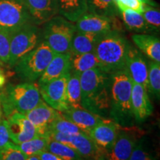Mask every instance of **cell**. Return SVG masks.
Listing matches in <instances>:
<instances>
[{"label":"cell","instance_id":"4","mask_svg":"<svg viewBox=\"0 0 160 160\" xmlns=\"http://www.w3.org/2000/svg\"><path fill=\"white\" fill-rule=\"evenodd\" d=\"M42 101L39 87L33 82L8 84L0 90V103L6 118L14 112L25 114Z\"/></svg>","mask_w":160,"mask_h":160},{"label":"cell","instance_id":"21","mask_svg":"<svg viewBox=\"0 0 160 160\" xmlns=\"http://www.w3.org/2000/svg\"><path fill=\"white\" fill-rule=\"evenodd\" d=\"M132 41L144 55L152 61L160 62V39L156 36L148 33H135Z\"/></svg>","mask_w":160,"mask_h":160},{"label":"cell","instance_id":"9","mask_svg":"<svg viewBox=\"0 0 160 160\" xmlns=\"http://www.w3.org/2000/svg\"><path fill=\"white\" fill-rule=\"evenodd\" d=\"M144 131L137 126H120L117 137L111 148L105 152V160H128L136 144L144 136Z\"/></svg>","mask_w":160,"mask_h":160},{"label":"cell","instance_id":"38","mask_svg":"<svg viewBox=\"0 0 160 160\" xmlns=\"http://www.w3.org/2000/svg\"><path fill=\"white\" fill-rule=\"evenodd\" d=\"M38 157L41 160H63L62 159L55 155L54 153H51L48 151H44L38 153Z\"/></svg>","mask_w":160,"mask_h":160},{"label":"cell","instance_id":"29","mask_svg":"<svg viewBox=\"0 0 160 160\" xmlns=\"http://www.w3.org/2000/svg\"><path fill=\"white\" fill-rule=\"evenodd\" d=\"M148 91L159 100L160 98V62L149 61L148 62Z\"/></svg>","mask_w":160,"mask_h":160},{"label":"cell","instance_id":"2","mask_svg":"<svg viewBox=\"0 0 160 160\" xmlns=\"http://www.w3.org/2000/svg\"><path fill=\"white\" fill-rule=\"evenodd\" d=\"M111 76V110L109 118L122 127L133 126L134 117L131 107L133 81L126 68L113 73Z\"/></svg>","mask_w":160,"mask_h":160},{"label":"cell","instance_id":"44","mask_svg":"<svg viewBox=\"0 0 160 160\" xmlns=\"http://www.w3.org/2000/svg\"><path fill=\"white\" fill-rule=\"evenodd\" d=\"M84 160H85V159H84Z\"/></svg>","mask_w":160,"mask_h":160},{"label":"cell","instance_id":"7","mask_svg":"<svg viewBox=\"0 0 160 160\" xmlns=\"http://www.w3.org/2000/svg\"><path fill=\"white\" fill-rule=\"evenodd\" d=\"M8 65L13 68L22 57L34 49L42 40V31L37 25L30 22L10 33Z\"/></svg>","mask_w":160,"mask_h":160},{"label":"cell","instance_id":"43","mask_svg":"<svg viewBox=\"0 0 160 160\" xmlns=\"http://www.w3.org/2000/svg\"><path fill=\"white\" fill-rule=\"evenodd\" d=\"M117 0H113V2H114L115 4H116V2H117Z\"/></svg>","mask_w":160,"mask_h":160},{"label":"cell","instance_id":"5","mask_svg":"<svg viewBox=\"0 0 160 160\" xmlns=\"http://www.w3.org/2000/svg\"><path fill=\"white\" fill-rule=\"evenodd\" d=\"M56 53L45 41L20 59L13 66L19 79L35 82L39 79Z\"/></svg>","mask_w":160,"mask_h":160},{"label":"cell","instance_id":"1","mask_svg":"<svg viewBox=\"0 0 160 160\" xmlns=\"http://www.w3.org/2000/svg\"><path fill=\"white\" fill-rule=\"evenodd\" d=\"M82 108L109 118L111 110V73L97 68L80 73Z\"/></svg>","mask_w":160,"mask_h":160},{"label":"cell","instance_id":"30","mask_svg":"<svg viewBox=\"0 0 160 160\" xmlns=\"http://www.w3.org/2000/svg\"><path fill=\"white\" fill-rule=\"evenodd\" d=\"M47 151L54 153L63 160H84L71 147L53 139L50 141Z\"/></svg>","mask_w":160,"mask_h":160},{"label":"cell","instance_id":"8","mask_svg":"<svg viewBox=\"0 0 160 160\" xmlns=\"http://www.w3.org/2000/svg\"><path fill=\"white\" fill-rule=\"evenodd\" d=\"M51 139L63 143L74 149L85 160H105V151L96 144L86 133L74 134L51 132Z\"/></svg>","mask_w":160,"mask_h":160},{"label":"cell","instance_id":"23","mask_svg":"<svg viewBox=\"0 0 160 160\" xmlns=\"http://www.w3.org/2000/svg\"><path fill=\"white\" fill-rule=\"evenodd\" d=\"M100 34L76 31L72 39L70 53L73 54L93 52L96 42Z\"/></svg>","mask_w":160,"mask_h":160},{"label":"cell","instance_id":"28","mask_svg":"<svg viewBox=\"0 0 160 160\" xmlns=\"http://www.w3.org/2000/svg\"><path fill=\"white\" fill-rule=\"evenodd\" d=\"M117 8L113 0H88L90 13L113 18L117 13Z\"/></svg>","mask_w":160,"mask_h":160},{"label":"cell","instance_id":"17","mask_svg":"<svg viewBox=\"0 0 160 160\" xmlns=\"http://www.w3.org/2000/svg\"><path fill=\"white\" fill-rule=\"evenodd\" d=\"M120 125L112 120L106 119L97 124L88 134L105 153L111 148L117 137Z\"/></svg>","mask_w":160,"mask_h":160},{"label":"cell","instance_id":"27","mask_svg":"<svg viewBox=\"0 0 160 160\" xmlns=\"http://www.w3.org/2000/svg\"><path fill=\"white\" fill-rule=\"evenodd\" d=\"M50 141L51 138L48 136L39 135L33 139L17 145L20 151L28 157L31 155H37L40 152L47 151Z\"/></svg>","mask_w":160,"mask_h":160},{"label":"cell","instance_id":"16","mask_svg":"<svg viewBox=\"0 0 160 160\" xmlns=\"http://www.w3.org/2000/svg\"><path fill=\"white\" fill-rule=\"evenodd\" d=\"M125 68L128 71L133 82L140 84L148 91V62L142 53L132 45L129 49Z\"/></svg>","mask_w":160,"mask_h":160},{"label":"cell","instance_id":"20","mask_svg":"<svg viewBox=\"0 0 160 160\" xmlns=\"http://www.w3.org/2000/svg\"><path fill=\"white\" fill-rule=\"evenodd\" d=\"M61 114L65 119L75 124L86 133H88L97 124L108 119L84 108H69L65 111L61 113Z\"/></svg>","mask_w":160,"mask_h":160},{"label":"cell","instance_id":"22","mask_svg":"<svg viewBox=\"0 0 160 160\" xmlns=\"http://www.w3.org/2000/svg\"><path fill=\"white\" fill-rule=\"evenodd\" d=\"M58 13L71 22H76L88 12V0H57Z\"/></svg>","mask_w":160,"mask_h":160},{"label":"cell","instance_id":"25","mask_svg":"<svg viewBox=\"0 0 160 160\" xmlns=\"http://www.w3.org/2000/svg\"><path fill=\"white\" fill-rule=\"evenodd\" d=\"M101 68L99 61L93 52L73 54L71 53V73H82L88 70Z\"/></svg>","mask_w":160,"mask_h":160},{"label":"cell","instance_id":"15","mask_svg":"<svg viewBox=\"0 0 160 160\" xmlns=\"http://www.w3.org/2000/svg\"><path fill=\"white\" fill-rule=\"evenodd\" d=\"M28 11L31 22L36 25H44L57 16V0H21Z\"/></svg>","mask_w":160,"mask_h":160},{"label":"cell","instance_id":"37","mask_svg":"<svg viewBox=\"0 0 160 160\" xmlns=\"http://www.w3.org/2000/svg\"><path fill=\"white\" fill-rule=\"evenodd\" d=\"M7 119L0 120V150L5 148L11 143Z\"/></svg>","mask_w":160,"mask_h":160},{"label":"cell","instance_id":"18","mask_svg":"<svg viewBox=\"0 0 160 160\" xmlns=\"http://www.w3.org/2000/svg\"><path fill=\"white\" fill-rule=\"evenodd\" d=\"M76 22V28L79 31L102 34L113 30L111 18L93 13H85Z\"/></svg>","mask_w":160,"mask_h":160},{"label":"cell","instance_id":"6","mask_svg":"<svg viewBox=\"0 0 160 160\" xmlns=\"http://www.w3.org/2000/svg\"><path fill=\"white\" fill-rule=\"evenodd\" d=\"M77 31L73 22L62 16H55L44 24L42 40L55 53H69L73 35Z\"/></svg>","mask_w":160,"mask_h":160},{"label":"cell","instance_id":"11","mask_svg":"<svg viewBox=\"0 0 160 160\" xmlns=\"http://www.w3.org/2000/svg\"><path fill=\"white\" fill-rule=\"evenodd\" d=\"M71 72L39 85V93L48 105L62 113L69 108L66 99V84Z\"/></svg>","mask_w":160,"mask_h":160},{"label":"cell","instance_id":"41","mask_svg":"<svg viewBox=\"0 0 160 160\" xmlns=\"http://www.w3.org/2000/svg\"><path fill=\"white\" fill-rule=\"evenodd\" d=\"M26 160H41L39 159V157H38V155H31L28 156L26 158Z\"/></svg>","mask_w":160,"mask_h":160},{"label":"cell","instance_id":"34","mask_svg":"<svg viewBox=\"0 0 160 160\" xmlns=\"http://www.w3.org/2000/svg\"><path fill=\"white\" fill-rule=\"evenodd\" d=\"M27 156L18 148L17 145L11 142L5 148L0 150V160H26Z\"/></svg>","mask_w":160,"mask_h":160},{"label":"cell","instance_id":"39","mask_svg":"<svg viewBox=\"0 0 160 160\" xmlns=\"http://www.w3.org/2000/svg\"><path fill=\"white\" fill-rule=\"evenodd\" d=\"M6 82V77L5 72L3 71V70L0 68V88L4 87Z\"/></svg>","mask_w":160,"mask_h":160},{"label":"cell","instance_id":"35","mask_svg":"<svg viewBox=\"0 0 160 160\" xmlns=\"http://www.w3.org/2000/svg\"><path fill=\"white\" fill-rule=\"evenodd\" d=\"M10 41V33L0 30V65H8Z\"/></svg>","mask_w":160,"mask_h":160},{"label":"cell","instance_id":"13","mask_svg":"<svg viewBox=\"0 0 160 160\" xmlns=\"http://www.w3.org/2000/svg\"><path fill=\"white\" fill-rule=\"evenodd\" d=\"M60 114V112L53 109L42 100L34 108L24 115L35 126L39 135L49 137V126Z\"/></svg>","mask_w":160,"mask_h":160},{"label":"cell","instance_id":"24","mask_svg":"<svg viewBox=\"0 0 160 160\" xmlns=\"http://www.w3.org/2000/svg\"><path fill=\"white\" fill-rule=\"evenodd\" d=\"M122 20L128 29L138 33H148L155 32L148 25L141 13L126 9L119 11Z\"/></svg>","mask_w":160,"mask_h":160},{"label":"cell","instance_id":"10","mask_svg":"<svg viewBox=\"0 0 160 160\" xmlns=\"http://www.w3.org/2000/svg\"><path fill=\"white\" fill-rule=\"evenodd\" d=\"M30 22H31V17L21 0H0L1 31L11 33Z\"/></svg>","mask_w":160,"mask_h":160},{"label":"cell","instance_id":"19","mask_svg":"<svg viewBox=\"0 0 160 160\" xmlns=\"http://www.w3.org/2000/svg\"><path fill=\"white\" fill-rule=\"evenodd\" d=\"M71 72V53H56L45 71L38 79V85H42Z\"/></svg>","mask_w":160,"mask_h":160},{"label":"cell","instance_id":"33","mask_svg":"<svg viewBox=\"0 0 160 160\" xmlns=\"http://www.w3.org/2000/svg\"><path fill=\"white\" fill-rule=\"evenodd\" d=\"M144 19L155 32H159L160 28V12L159 9L152 6L145 5L142 13H141Z\"/></svg>","mask_w":160,"mask_h":160},{"label":"cell","instance_id":"31","mask_svg":"<svg viewBox=\"0 0 160 160\" xmlns=\"http://www.w3.org/2000/svg\"><path fill=\"white\" fill-rule=\"evenodd\" d=\"M128 160H157L145 137L142 136L138 140Z\"/></svg>","mask_w":160,"mask_h":160},{"label":"cell","instance_id":"26","mask_svg":"<svg viewBox=\"0 0 160 160\" xmlns=\"http://www.w3.org/2000/svg\"><path fill=\"white\" fill-rule=\"evenodd\" d=\"M79 75L77 73H71L66 84V99L69 108H82Z\"/></svg>","mask_w":160,"mask_h":160},{"label":"cell","instance_id":"3","mask_svg":"<svg viewBox=\"0 0 160 160\" xmlns=\"http://www.w3.org/2000/svg\"><path fill=\"white\" fill-rule=\"evenodd\" d=\"M131 46L128 40L117 30L100 34L93 50L100 62V69L111 73L125 68Z\"/></svg>","mask_w":160,"mask_h":160},{"label":"cell","instance_id":"40","mask_svg":"<svg viewBox=\"0 0 160 160\" xmlns=\"http://www.w3.org/2000/svg\"><path fill=\"white\" fill-rule=\"evenodd\" d=\"M139 1L145 4V5L152 6V7H157L158 6V4L153 0H139Z\"/></svg>","mask_w":160,"mask_h":160},{"label":"cell","instance_id":"36","mask_svg":"<svg viewBox=\"0 0 160 160\" xmlns=\"http://www.w3.org/2000/svg\"><path fill=\"white\" fill-rule=\"evenodd\" d=\"M116 5L119 11L129 9L139 13H142L145 4L140 2L139 0H117Z\"/></svg>","mask_w":160,"mask_h":160},{"label":"cell","instance_id":"14","mask_svg":"<svg viewBox=\"0 0 160 160\" xmlns=\"http://www.w3.org/2000/svg\"><path fill=\"white\" fill-rule=\"evenodd\" d=\"M131 107L135 122L139 125L145 122L153 113V105L150 100L148 92L140 84L133 82Z\"/></svg>","mask_w":160,"mask_h":160},{"label":"cell","instance_id":"32","mask_svg":"<svg viewBox=\"0 0 160 160\" xmlns=\"http://www.w3.org/2000/svg\"><path fill=\"white\" fill-rule=\"evenodd\" d=\"M51 132L68 133V134L85 133V132L82 131L75 124L71 122L69 120L65 119L62 114H60L59 117H58L49 126V133Z\"/></svg>","mask_w":160,"mask_h":160},{"label":"cell","instance_id":"42","mask_svg":"<svg viewBox=\"0 0 160 160\" xmlns=\"http://www.w3.org/2000/svg\"><path fill=\"white\" fill-rule=\"evenodd\" d=\"M2 115H3V112H2V105L1 103H0V120L2 119Z\"/></svg>","mask_w":160,"mask_h":160},{"label":"cell","instance_id":"12","mask_svg":"<svg viewBox=\"0 0 160 160\" xmlns=\"http://www.w3.org/2000/svg\"><path fill=\"white\" fill-rule=\"evenodd\" d=\"M10 138L12 142L19 145L39 135L37 129L25 115L14 112L7 118Z\"/></svg>","mask_w":160,"mask_h":160}]
</instances>
